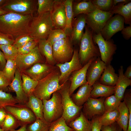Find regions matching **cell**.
<instances>
[{
    "instance_id": "680465c9",
    "label": "cell",
    "mask_w": 131,
    "mask_h": 131,
    "mask_svg": "<svg viewBox=\"0 0 131 131\" xmlns=\"http://www.w3.org/2000/svg\"><path fill=\"white\" fill-rule=\"evenodd\" d=\"M8 12L3 9L2 8L1 6H0V16L6 14Z\"/></svg>"
},
{
    "instance_id": "836d02e7",
    "label": "cell",
    "mask_w": 131,
    "mask_h": 131,
    "mask_svg": "<svg viewBox=\"0 0 131 131\" xmlns=\"http://www.w3.org/2000/svg\"><path fill=\"white\" fill-rule=\"evenodd\" d=\"M50 124L44 118H36L34 122L27 125L26 131H49Z\"/></svg>"
},
{
    "instance_id": "ffe728a7",
    "label": "cell",
    "mask_w": 131,
    "mask_h": 131,
    "mask_svg": "<svg viewBox=\"0 0 131 131\" xmlns=\"http://www.w3.org/2000/svg\"><path fill=\"white\" fill-rule=\"evenodd\" d=\"M93 59L90 60L81 69L74 71L71 75L69 79L70 82L69 89V93L70 96L77 88L87 83L86 79L87 71Z\"/></svg>"
},
{
    "instance_id": "d6986e66",
    "label": "cell",
    "mask_w": 131,
    "mask_h": 131,
    "mask_svg": "<svg viewBox=\"0 0 131 131\" xmlns=\"http://www.w3.org/2000/svg\"><path fill=\"white\" fill-rule=\"evenodd\" d=\"M8 88L9 91L15 92L16 96L15 98L18 104L26 105L28 98L23 89L21 73L17 69L15 73L14 77Z\"/></svg>"
},
{
    "instance_id": "f907efd6",
    "label": "cell",
    "mask_w": 131,
    "mask_h": 131,
    "mask_svg": "<svg viewBox=\"0 0 131 131\" xmlns=\"http://www.w3.org/2000/svg\"><path fill=\"white\" fill-rule=\"evenodd\" d=\"M98 116L94 117L91 119V131H101L102 125L99 121Z\"/></svg>"
},
{
    "instance_id": "4316f807",
    "label": "cell",
    "mask_w": 131,
    "mask_h": 131,
    "mask_svg": "<svg viewBox=\"0 0 131 131\" xmlns=\"http://www.w3.org/2000/svg\"><path fill=\"white\" fill-rule=\"evenodd\" d=\"M90 97L97 98L99 97H106L114 93L115 87L103 84L98 81L95 82L92 86Z\"/></svg>"
},
{
    "instance_id": "e0dca14e",
    "label": "cell",
    "mask_w": 131,
    "mask_h": 131,
    "mask_svg": "<svg viewBox=\"0 0 131 131\" xmlns=\"http://www.w3.org/2000/svg\"><path fill=\"white\" fill-rule=\"evenodd\" d=\"M57 67L45 63H37L22 72L34 80L39 81L46 77Z\"/></svg>"
},
{
    "instance_id": "7c38bea8",
    "label": "cell",
    "mask_w": 131,
    "mask_h": 131,
    "mask_svg": "<svg viewBox=\"0 0 131 131\" xmlns=\"http://www.w3.org/2000/svg\"><path fill=\"white\" fill-rule=\"evenodd\" d=\"M4 108L7 113L13 115L18 121L21 126L31 124L36 119L33 112L26 105L17 104Z\"/></svg>"
},
{
    "instance_id": "74e56055",
    "label": "cell",
    "mask_w": 131,
    "mask_h": 131,
    "mask_svg": "<svg viewBox=\"0 0 131 131\" xmlns=\"http://www.w3.org/2000/svg\"><path fill=\"white\" fill-rule=\"evenodd\" d=\"M17 104V100L11 94L0 90V108Z\"/></svg>"
},
{
    "instance_id": "6f0895ef",
    "label": "cell",
    "mask_w": 131,
    "mask_h": 131,
    "mask_svg": "<svg viewBox=\"0 0 131 131\" xmlns=\"http://www.w3.org/2000/svg\"><path fill=\"white\" fill-rule=\"evenodd\" d=\"M27 126V125H24L21 126V127L17 130H13L9 131H26Z\"/></svg>"
},
{
    "instance_id": "9c48e42d",
    "label": "cell",
    "mask_w": 131,
    "mask_h": 131,
    "mask_svg": "<svg viewBox=\"0 0 131 131\" xmlns=\"http://www.w3.org/2000/svg\"><path fill=\"white\" fill-rule=\"evenodd\" d=\"M92 38L94 43L98 47L102 60L106 65L111 64L117 49V46L113 40H105L100 33H93Z\"/></svg>"
},
{
    "instance_id": "f1b7e54d",
    "label": "cell",
    "mask_w": 131,
    "mask_h": 131,
    "mask_svg": "<svg viewBox=\"0 0 131 131\" xmlns=\"http://www.w3.org/2000/svg\"><path fill=\"white\" fill-rule=\"evenodd\" d=\"M111 11L113 14H118L123 17L125 24L131 25V2L117 4L113 6Z\"/></svg>"
},
{
    "instance_id": "ba28073f",
    "label": "cell",
    "mask_w": 131,
    "mask_h": 131,
    "mask_svg": "<svg viewBox=\"0 0 131 131\" xmlns=\"http://www.w3.org/2000/svg\"><path fill=\"white\" fill-rule=\"evenodd\" d=\"M37 0H6L1 6L4 10L24 15H33L36 9Z\"/></svg>"
},
{
    "instance_id": "c3c4849f",
    "label": "cell",
    "mask_w": 131,
    "mask_h": 131,
    "mask_svg": "<svg viewBox=\"0 0 131 131\" xmlns=\"http://www.w3.org/2000/svg\"><path fill=\"white\" fill-rule=\"evenodd\" d=\"M32 40H36L30 36L29 34L23 35L15 39L14 43L12 45L15 47L19 44L23 43H26Z\"/></svg>"
},
{
    "instance_id": "8992f818",
    "label": "cell",
    "mask_w": 131,
    "mask_h": 131,
    "mask_svg": "<svg viewBox=\"0 0 131 131\" xmlns=\"http://www.w3.org/2000/svg\"><path fill=\"white\" fill-rule=\"evenodd\" d=\"M52 94L51 98L42 100L43 118L50 123L62 117L63 113L61 95L58 91Z\"/></svg>"
},
{
    "instance_id": "e575fe53",
    "label": "cell",
    "mask_w": 131,
    "mask_h": 131,
    "mask_svg": "<svg viewBox=\"0 0 131 131\" xmlns=\"http://www.w3.org/2000/svg\"><path fill=\"white\" fill-rule=\"evenodd\" d=\"M15 58L12 57L8 58L5 66L2 71L4 74L11 83L14 77L16 69Z\"/></svg>"
},
{
    "instance_id": "9f6ffc18",
    "label": "cell",
    "mask_w": 131,
    "mask_h": 131,
    "mask_svg": "<svg viewBox=\"0 0 131 131\" xmlns=\"http://www.w3.org/2000/svg\"><path fill=\"white\" fill-rule=\"evenodd\" d=\"M131 1L130 0H113V6L121 3H124L126 4L131 2Z\"/></svg>"
},
{
    "instance_id": "f546056e",
    "label": "cell",
    "mask_w": 131,
    "mask_h": 131,
    "mask_svg": "<svg viewBox=\"0 0 131 131\" xmlns=\"http://www.w3.org/2000/svg\"><path fill=\"white\" fill-rule=\"evenodd\" d=\"M28 98L27 106L32 111L36 118H43V106L42 100L33 94L29 96Z\"/></svg>"
},
{
    "instance_id": "60d3db41",
    "label": "cell",
    "mask_w": 131,
    "mask_h": 131,
    "mask_svg": "<svg viewBox=\"0 0 131 131\" xmlns=\"http://www.w3.org/2000/svg\"><path fill=\"white\" fill-rule=\"evenodd\" d=\"M120 101L114 95L106 97L104 105L106 112H109L117 109Z\"/></svg>"
},
{
    "instance_id": "30bf717a",
    "label": "cell",
    "mask_w": 131,
    "mask_h": 131,
    "mask_svg": "<svg viewBox=\"0 0 131 131\" xmlns=\"http://www.w3.org/2000/svg\"><path fill=\"white\" fill-rule=\"evenodd\" d=\"M110 11L104 12L97 9L85 14L86 23L94 34L100 33L107 21L113 16Z\"/></svg>"
},
{
    "instance_id": "db71d44e",
    "label": "cell",
    "mask_w": 131,
    "mask_h": 131,
    "mask_svg": "<svg viewBox=\"0 0 131 131\" xmlns=\"http://www.w3.org/2000/svg\"><path fill=\"white\" fill-rule=\"evenodd\" d=\"M7 112L4 108H0V127L1 126L5 118Z\"/></svg>"
},
{
    "instance_id": "f5cc1de1",
    "label": "cell",
    "mask_w": 131,
    "mask_h": 131,
    "mask_svg": "<svg viewBox=\"0 0 131 131\" xmlns=\"http://www.w3.org/2000/svg\"><path fill=\"white\" fill-rule=\"evenodd\" d=\"M6 62V60L3 52L0 49V70L2 71Z\"/></svg>"
},
{
    "instance_id": "f6af8a7d",
    "label": "cell",
    "mask_w": 131,
    "mask_h": 131,
    "mask_svg": "<svg viewBox=\"0 0 131 131\" xmlns=\"http://www.w3.org/2000/svg\"><path fill=\"white\" fill-rule=\"evenodd\" d=\"M38 41L32 40L27 43L23 47L18 49L19 54H25L30 52L38 45Z\"/></svg>"
},
{
    "instance_id": "d590c367",
    "label": "cell",
    "mask_w": 131,
    "mask_h": 131,
    "mask_svg": "<svg viewBox=\"0 0 131 131\" xmlns=\"http://www.w3.org/2000/svg\"><path fill=\"white\" fill-rule=\"evenodd\" d=\"M119 114L118 109L105 112L103 115L98 116L99 120L102 126L108 125L116 122Z\"/></svg>"
},
{
    "instance_id": "44dd1931",
    "label": "cell",
    "mask_w": 131,
    "mask_h": 131,
    "mask_svg": "<svg viewBox=\"0 0 131 131\" xmlns=\"http://www.w3.org/2000/svg\"><path fill=\"white\" fill-rule=\"evenodd\" d=\"M86 24L85 14L79 15L73 19L72 31L70 37L73 44L79 45L84 33V29Z\"/></svg>"
},
{
    "instance_id": "52a82bcc",
    "label": "cell",
    "mask_w": 131,
    "mask_h": 131,
    "mask_svg": "<svg viewBox=\"0 0 131 131\" xmlns=\"http://www.w3.org/2000/svg\"><path fill=\"white\" fill-rule=\"evenodd\" d=\"M52 50L56 64L70 61L74 51L73 44L68 36L55 43L52 45Z\"/></svg>"
},
{
    "instance_id": "2e32d148",
    "label": "cell",
    "mask_w": 131,
    "mask_h": 131,
    "mask_svg": "<svg viewBox=\"0 0 131 131\" xmlns=\"http://www.w3.org/2000/svg\"><path fill=\"white\" fill-rule=\"evenodd\" d=\"M50 13L54 27L63 30L65 27L66 19L64 0H54Z\"/></svg>"
},
{
    "instance_id": "8fae6325",
    "label": "cell",
    "mask_w": 131,
    "mask_h": 131,
    "mask_svg": "<svg viewBox=\"0 0 131 131\" xmlns=\"http://www.w3.org/2000/svg\"><path fill=\"white\" fill-rule=\"evenodd\" d=\"M16 69L21 73L37 63H45L37 45L30 52L25 54H19L15 58Z\"/></svg>"
},
{
    "instance_id": "83f0119b",
    "label": "cell",
    "mask_w": 131,
    "mask_h": 131,
    "mask_svg": "<svg viewBox=\"0 0 131 131\" xmlns=\"http://www.w3.org/2000/svg\"><path fill=\"white\" fill-rule=\"evenodd\" d=\"M38 45L40 53L45 58V62L51 65L56 66V63L53 56L52 46L46 39L39 40Z\"/></svg>"
},
{
    "instance_id": "cb8c5ba5",
    "label": "cell",
    "mask_w": 131,
    "mask_h": 131,
    "mask_svg": "<svg viewBox=\"0 0 131 131\" xmlns=\"http://www.w3.org/2000/svg\"><path fill=\"white\" fill-rule=\"evenodd\" d=\"M74 131H91V121L88 119L82 111L75 118L66 123Z\"/></svg>"
},
{
    "instance_id": "816d5d0a",
    "label": "cell",
    "mask_w": 131,
    "mask_h": 131,
    "mask_svg": "<svg viewBox=\"0 0 131 131\" xmlns=\"http://www.w3.org/2000/svg\"><path fill=\"white\" fill-rule=\"evenodd\" d=\"M121 31L123 38L126 40H129L131 37V25L124 27Z\"/></svg>"
},
{
    "instance_id": "94428289",
    "label": "cell",
    "mask_w": 131,
    "mask_h": 131,
    "mask_svg": "<svg viewBox=\"0 0 131 131\" xmlns=\"http://www.w3.org/2000/svg\"><path fill=\"white\" fill-rule=\"evenodd\" d=\"M0 131H4L0 127Z\"/></svg>"
},
{
    "instance_id": "4dcf8cb0",
    "label": "cell",
    "mask_w": 131,
    "mask_h": 131,
    "mask_svg": "<svg viewBox=\"0 0 131 131\" xmlns=\"http://www.w3.org/2000/svg\"><path fill=\"white\" fill-rule=\"evenodd\" d=\"M117 109L119 114L116 122L123 131H126L129 117V109L123 101L120 102Z\"/></svg>"
},
{
    "instance_id": "91938a15",
    "label": "cell",
    "mask_w": 131,
    "mask_h": 131,
    "mask_svg": "<svg viewBox=\"0 0 131 131\" xmlns=\"http://www.w3.org/2000/svg\"><path fill=\"white\" fill-rule=\"evenodd\" d=\"M6 1V0H0V6L2 5Z\"/></svg>"
},
{
    "instance_id": "7402d4cb",
    "label": "cell",
    "mask_w": 131,
    "mask_h": 131,
    "mask_svg": "<svg viewBox=\"0 0 131 131\" xmlns=\"http://www.w3.org/2000/svg\"><path fill=\"white\" fill-rule=\"evenodd\" d=\"M123 66H121L118 70V78L115 86L114 94L121 101L127 88L131 84V80L124 74Z\"/></svg>"
},
{
    "instance_id": "4fadbf2b",
    "label": "cell",
    "mask_w": 131,
    "mask_h": 131,
    "mask_svg": "<svg viewBox=\"0 0 131 131\" xmlns=\"http://www.w3.org/2000/svg\"><path fill=\"white\" fill-rule=\"evenodd\" d=\"M56 66L60 71L59 83L61 85L69 80L73 72L81 69L83 66L79 58L78 50H74L72 58L70 61L62 64H57Z\"/></svg>"
},
{
    "instance_id": "9a60e30c",
    "label": "cell",
    "mask_w": 131,
    "mask_h": 131,
    "mask_svg": "<svg viewBox=\"0 0 131 131\" xmlns=\"http://www.w3.org/2000/svg\"><path fill=\"white\" fill-rule=\"evenodd\" d=\"M124 23L123 17L116 14L107 21L100 33L105 40H110L116 33L122 30L124 27Z\"/></svg>"
},
{
    "instance_id": "277c9868",
    "label": "cell",
    "mask_w": 131,
    "mask_h": 131,
    "mask_svg": "<svg viewBox=\"0 0 131 131\" xmlns=\"http://www.w3.org/2000/svg\"><path fill=\"white\" fill-rule=\"evenodd\" d=\"M79 44L78 56L80 62L83 66L87 64L91 60L100 57V54L98 46L93 41V33L87 26Z\"/></svg>"
},
{
    "instance_id": "484cf974",
    "label": "cell",
    "mask_w": 131,
    "mask_h": 131,
    "mask_svg": "<svg viewBox=\"0 0 131 131\" xmlns=\"http://www.w3.org/2000/svg\"><path fill=\"white\" fill-rule=\"evenodd\" d=\"M96 9L91 0H80L74 3L73 1L72 10L74 17L80 14H86Z\"/></svg>"
},
{
    "instance_id": "603a6c76",
    "label": "cell",
    "mask_w": 131,
    "mask_h": 131,
    "mask_svg": "<svg viewBox=\"0 0 131 131\" xmlns=\"http://www.w3.org/2000/svg\"><path fill=\"white\" fill-rule=\"evenodd\" d=\"M77 92L73 94L71 98L74 103L79 106H82L88 99L90 97L92 86L87 83L79 87Z\"/></svg>"
},
{
    "instance_id": "f35d334b",
    "label": "cell",
    "mask_w": 131,
    "mask_h": 131,
    "mask_svg": "<svg viewBox=\"0 0 131 131\" xmlns=\"http://www.w3.org/2000/svg\"><path fill=\"white\" fill-rule=\"evenodd\" d=\"M67 124L66 121L62 117L51 123L49 131H73Z\"/></svg>"
},
{
    "instance_id": "8d00e7d4",
    "label": "cell",
    "mask_w": 131,
    "mask_h": 131,
    "mask_svg": "<svg viewBox=\"0 0 131 131\" xmlns=\"http://www.w3.org/2000/svg\"><path fill=\"white\" fill-rule=\"evenodd\" d=\"M20 124L18 120L13 115L7 112V114L1 128L4 131L15 130Z\"/></svg>"
},
{
    "instance_id": "5bb4252c",
    "label": "cell",
    "mask_w": 131,
    "mask_h": 131,
    "mask_svg": "<svg viewBox=\"0 0 131 131\" xmlns=\"http://www.w3.org/2000/svg\"><path fill=\"white\" fill-rule=\"evenodd\" d=\"M105 97L99 98L90 97L82 106V111L89 120L103 115L106 112L104 105Z\"/></svg>"
},
{
    "instance_id": "1f68e13d",
    "label": "cell",
    "mask_w": 131,
    "mask_h": 131,
    "mask_svg": "<svg viewBox=\"0 0 131 131\" xmlns=\"http://www.w3.org/2000/svg\"><path fill=\"white\" fill-rule=\"evenodd\" d=\"M73 1L72 0H64L66 13V24L63 30L67 36L70 38L72 31V23L74 17L72 10Z\"/></svg>"
},
{
    "instance_id": "d4e9b609",
    "label": "cell",
    "mask_w": 131,
    "mask_h": 131,
    "mask_svg": "<svg viewBox=\"0 0 131 131\" xmlns=\"http://www.w3.org/2000/svg\"><path fill=\"white\" fill-rule=\"evenodd\" d=\"M118 78V75L115 73L113 66L109 64L106 66L98 82L106 86L114 87Z\"/></svg>"
},
{
    "instance_id": "681fc988",
    "label": "cell",
    "mask_w": 131,
    "mask_h": 131,
    "mask_svg": "<svg viewBox=\"0 0 131 131\" xmlns=\"http://www.w3.org/2000/svg\"><path fill=\"white\" fill-rule=\"evenodd\" d=\"M101 131H123L122 128L115 122L110 125L102 126Z\"/></svg>"
},
{
    "instance_id": "ac0fdd59",
    "label": "cell",
    "mask_w": 131,
    "mask_h": 131,
    "mask_svg": "<svg viewBox=\"0 0 131 131\" xmlns=\"http://www.w3.org/2000/svg\"><path fill=\"white\" fill-rule=\"evenodd\" d=\"M106 66L100 57L94 58L87 71L86 79L87 83L92 86L95 82L98 81Z\"/></svg>"
},
{
    "instance_id": "d6a6232c",
    "label": "cell",
    "mask_w": 131,
    "mask_h": 131,
    "mask_svg": "<svg viewBox=\"0 0 131 131\" xmlns=\"http://www.w3.org/2000/svg\"><path fill=\"white\" fill-rule=\"evenodd\" d=\"M23 89L28 97L32 94L37 86L38 81L31 78L23 72L21 73Z\"/></svg>"
},
{
    "instance_id": "7a4b0ae2",
    "label": "cell",
    "mask_w": 131,
    "mask_h": 131,
    "mask_svg": "<svg viewBox=\"0 0 131 131\" xmlns=\"http://www.w3.org/2000/svg\"><path fill=\"white\" fill-rule=\"evenodd\" d=\"M60 75L58 67L46 77L38 81V84L33 93L35 97L41 100H48L54 92L60 90L63 84L59 83Z\"/></svg>"
},
{
    "instance_id": "6da1fadb",
    "label": "cell",
    "mask_w": 131,
    "mask_h": 131,
    "mask_svg": "<svg viewBox=\"0 0 131 131\" xmlns=\"http://www.w3.org/2000/svg\"><path fill=\"white\" fill-rule=\"evenodd\" d=\"M33 17V15L11 12L0 16V32L11 35L15 40L29 34L30 24Z\"/></svg>"
},
{
    "instance_id": "7dc6e473",
    "label": "cell",
    "mask_w": 131,
    "mask_h": 131,
    "mask_svg": "<svg viewBox=\"0 0 131 131\" xmlns=\"http://www.w3.org/2000/svg\"><path fill=\"white\" fill-rule=\"evenodd\" d=\"M15 40L11 35L0 32V45H13Z\"/></svg>"
},
{
    "instance_id": "3957f363",
    "label": "cell",
    "mask_w": 131,
    "mask_h": 131,
    "mask_svg": "<svg viewBox=\"0 0 131 131\" xmlns=\"http://www.w3.org/2000/svg\"><path fill=\"white\" fill-rule=\"evenodd\" d=\"M50 12L45 13L33 17L29 28V34L36 40L47 39L53 29Z\"/></svg>"
},
{
    "instance_id": "7bdbcfd3",
    "label": "cell",
    "mask_w": 131,
    "mask_h": 131,
    "mask_svg": "<svg viewBox=\"0 0 131 131\" xmlns=\"http://www.w3.org/2000/svg\"><path fill=\"white\" fill-rule=\"evenodd\" d=\"M97 9L104 12L110 11L113 6V0H91Z\"/></svg>"
},
{
    "instance_id": "6125c7cd",
    "label": "cell",
    "mask_w": 131,
    "mask_h": 131,
    "mask_svg": "<svg viewBox=\"0 0 131 131\" xmlns=\"http://www.w3.org/2000/svg\"></svg>"
},
{
    "instance_id": "11a10c76",
    "label": "cell",
    "mask_w": 131,
    "mask_h": 131,
    "mask_svg": "<svg viewBox=\"0 0 131 131\" xmlns=\"http://www.w3.org/2000/svg\"><path fill=\"white\" fill-rule=\"evenodd\" d=\"M124 76L127 78L131 79V65L129 66L127 68L124 73Z\"/></svg>"
},
{
    "instance_id": "b9f144b4",
    "label": "cell",
    "mask_w": 131,
    "mask_h": 131,
    "mask_svg": "<svg viewBox=\"0 0 131 131\" xmlns=\"http://www.w3.org/2000/svg\"><path fill=\"white\" fill-rule=\"evenodd\" d=\"M54 0H38L37 13L39 15L45 13L50 12L52 10Z\"/></svg>"
},
{
    "instance_id": "ee69618b",
    "label": "cell",
    "mask_w": 131,
    "mask_h": 131,
    "mask_svg": "<svg viewBox=\"0 0 131 131\" xmlns=\"http://www.w3.org/2000/svg\"><path fill=\"white\" fill-rule=\"evenodd\" d=\"M0 49L3 52L5 58L16 57L19 54L18 49L12 45H0Z\"/></svg>"
},
{
    "instance_id": "5b68a950",
    "label": "cell",
    "mask_w": 131,
    "mask_h": 131,
    "mask_svg": "<svg viewBox=\"0 0 131 131\" xmlns=\"http://www.w3.org/2000/svg\"><path fill=\"white\" fill-rule=\"evenodd\" d=\"M70 82L68 80L58 91L62 97L63 109L62 117L67 123L72 121L80 114L82 106L76 105L72 99L69 93Z\"/></svg>"
},
{
    "instance_id": "ab89813d",
    "label": "cell",
    "mask_w": 131,
    "mask_h": 131,
    "mask_svg": "<svg viewBox=\"0 0 131 131\" xmlns=\"http://www.w3.org/2000/svg\"><path fill=\"white\" fill-rule=\"evenodd\" d=\"M67 36L63 30L55 29L51 31L47 40L52 46L56 42L65 38Z\"/></svg>"
},
{
    "instance_id": "bcb514c9",
    "label": "cell",
    "mask_w": 131,
    "mask_h": 131,
    "mask_svg": "<svg viewBox=\"0 0 131 131\" xmlns=\"http://www.w3.org/2000/svg\"><path fill=\"white\" fill-rule=\"evenodd\" d=\"M11 82L0 70V90L8 92L9 91L8 86Z\"/></svg>"
}]
</instances>
